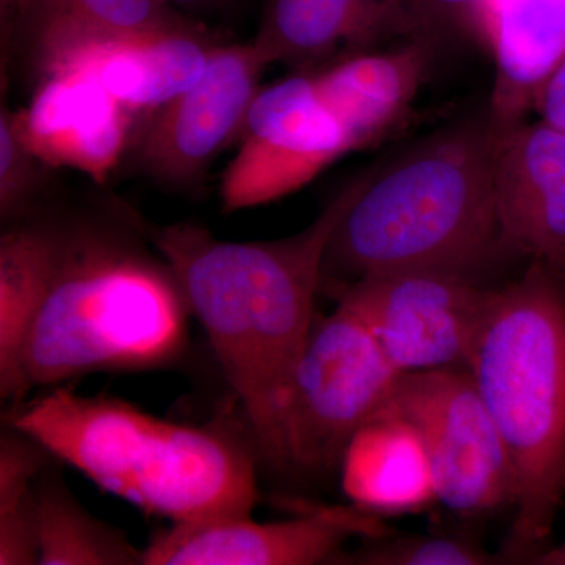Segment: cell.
I'll return each mask as SVG.
<instances>
[{"mask_svg":"<svg viewBox=\"0 0 565 565\" xmlns=\"http://www.w3.org/2000/svg\"><path fill=\"white\" fill-rule=\"evenodd\" d=\"M467 370L515 482L505 563L548 548L565 501V277L541 263L497 289Z\"/></svg>","mask_w":565,"mask_h":565,"instance_id":"cell-5","label":"cell"},{"mask_svg":"<svg viewBox=\"0 0 565 565\" xmlns=\"http://www.w3.org/2000/svg\"><path fill=\"white\" fill-rule=\"evenodd\" d=\"M487 47L497 71L490 115L505 128L525 120L565 55V0H487Z\"/></svg>","mask_w":565,"mask_h":565,"instance_id":"cell-19","label":"cell"},{"mask_svg":"<svg viewBox=\"0 0 565 565\" xmlns=\"http://www.w3.org/2000/svg\"><path fill=\"white\" fill-rule=\"evenodd\" d=\"M416 36L437 44L468 40L487 46V0H396Z\"/></svg>","mask_w":565,"mask_h":565,"instance_id":"cell-25","label":"cell"},{"mask_svg":"<svg viewBox=\"0 0 565 565\" xmlns=\"http://www.w3.org/2000/svg\"><path fill=\"white\" fill-rule=\"evenodd\" d=\"M401 375L348 303L334 300L332 313L316 315L286 416L289 478L340 470L353 434L388 404Z\"/></svg>","mask_w":565,"mask_h":565,"instance_id":"cell-6","label":"cell"},{"mask_svg":"<svg viewBox=\"0 0 565 565\" xmlns=\"http://www.w3.org/2000/svg\"><path fill=\"white\" fill-rule=\"evenodd\" d=\"M55 459L36 479L40 565H143V550L96 519L73 493Z\"/></svg>","mask_w":565,"mask_h":565,"instance_id":"cell-21","label":"cell"},{"mask_svg":"<svg viewBox=\"0 0 565 565\" xmlns=\"http://www.w3.org/2000/svg\"><path fill=\"white\" fill-rule=\"evenodd\" d=\"M384 526L356 508H319L281 522L252 515L172 523L143 548V565L337 564L353 535L371 537Z\"/></svg>","mask_w":565,"mask_h":565,"instance_id":"cell-11","label":"cell"},{"mask_svg":"<svg viewBox=\"0 0 565 565\" xmlns=\"http://www.w3.org/2000/svg\"><path fill=\"white\" fill-rule=\"evenodd\" d=\"M269 66L253 41L217 44L200 79L148 118L137 150L141 167L167 184L200 178L218 152L239 139Z\"/></svg>","mask_w":565,"mask_h":565,"instance_id":"cell-10","label":"cell"},{"mask_svg":"<svg viewBox=\"0 0 565 565\" xmlns=\"http://www.w3.org/2000/svg\"><path fill=\"white\" fill-rule=\"evenodd\" d=\"M192 319L172 267L134 226L61 218L54 277L22 355L24 394L172 370L188 355Z\"/></svg>","mask_w":565,"mask_h":565,"instance_id":"cell-3","label":"cell"},{"mask_svg":"<svg viewBox=\"0 0 565 565\" xmlns=\"http://www.w3.org/2000/svg\"><path fill=\"white\" fill-rule=\"evenodd\" d=\"M355 311L397 373L467 367L497 289L455 275H375L327 291Z\"/></svg>","mask_w":565,"mask_h":565,"instance_id":"cell-8","label":"cell"},{"mask_svg":"<svg viewBox=\"0 0 565 565\" xmlns=\"http://www.w3.org/2000/svg\"><path fill=\"white\" fill-rule=\"evenodd\" d=\"M338 471L345 498L367 514H412L438 501L422 435L388 407L353 434Z\"/></svg>","mask_w":565,"mask_h":565,"instance_id":"cell-18","label":"cell"},{"mask_svg":"<svg viewBox=\"0 0 565 565\" xmlns=\"http://www.w3.org/2000/svg\"><path fill=\"white\" fill-rule=\"evenodd\" d=\"M351 151L311 74L275 82L253 99L239 150L222 174V211L234 214L278 202Z\"/></svg>","mask_w":565,"mask_h":565,"instance_id":"cell-9","label":"cell"},{"mask_svg":"<svg viewBox=\"0 0 565 565\" xmlns=\"http://www.w3.org/2000/svg\"><path fill=\"white\" fill-rule=\"evenodd\" d=\"M6 422L103 492L172 523L252 515L259 500L262 467L243 412L177 423L58 385L13 405Z\"/></svg>","mask_w":565,"mask_h":565,"instance_id":"cell-2","label":"cell"},{"mask_svg":"<svg viewBox=\"0 0 565 565\" xmlns=\"http://www.w3.org/2000/svg\"><path fill=\"white\" fill-rule=\"evenodd\" d=\"M533 111L539 120L565 132V55L539 88Z\"/></svg>","mask_w":565,"mask_h":565,"instance_id":"cell-26","label":"cell"},{"mask_svg":"<svg viewBox=\"0 0 565 565\" xmlns=\"http://www.w3.org/2000/svg\"><path fill=\"white\" fill-rule=\"evenodd\" d=\"M46 163L29 147L18 126L17 111H0V217L21 221L33 214V203L43 185Z\"/></svg>","mask_w":565,"mask_h":565,"instance_id":"cell-24","label":"cell"},{"mask_svg":"<svg viewBox=\"0 0 565 565\" xmlns=\"http://www.w3.org/2000/svg\"><path fill=\"white\" fill-rule=\"evenodd\" d=\"M533 564L539 565H565V539L561 544L548 546L541 553Z\"/></svg>","mask_w":565,"mask_h":565,"instance_id":"cell-27","label":"cell"},{"mask_svg":"<svg viewBox=\"0 0 565 565\" xmlns=\"http://www.w3.org/2000/svg\"><path fill=\"white\" fill-rule=\"evenodd\" d=\"M364 177L307 228L281 239L233 243L188 222L147 232L210 341L250 427L262 473L289 478L286 416L294 373L318 315L327 245Z\"/></svg>","mask_w":565,"mask_h":565,"instance_id":"cell-1","label":"cell"},{"mask_svg":"<svg viewBox=\"0 0 565 565\" xmlns=\"http://www.w3.org/2000/svg\"><path fill=\"white\" fill-rule=\"evenodd\" d=\"M174 9L202 10L218 6L223 0H167Z\"/></svg>","mask_w":565,"mask_h":565,"instance_id":"cell-28","label":"cell"},{"mask_svg":"<svg viewBox=\"0 0 565 565\" xmlns=\"http://www.w3.org/2000/svg\"><path fill=\"white\" fill-rule=\"evenodd\" d=\"M418 40L396 0H267L256 44L270 65L303 70L341 50L366 52Z\"/></svg>","mask_w":565,"mask_h":565,"instance_id":"cell-15","label":"cell"},{"mask_svg":"<svg viewBox=\"0 0 565 565\" xmlns=\"http://www.w3.org/2000/svg\"><path fill=\"white\" fill-rule=\"evenodd\" d=\"M385 407L418 429L446 508L460 515L514 508L511 460L467 367L403 374Z\"/></svg>","mask_w":565,"mask_h":565,"instance_id":"cell-7","label":"cell"},{"mask_svg":"<svg viewBox=\"0 0 565 565\" xmlns=\"http://www.w3.org/2000/svg\"><path fill=\"white\" fill-rule=\"evenodd\" d=\"M189 25L167 0H0L3 55L28 51L36 77L85 41Z\"/></svg>","mask_w":565,"mask_h":565,"instance_id":"cell-17","label":"cell"},{"mask_svg":"<svg viewBox=\"0 0 565 565\" xmlns=\"http://www.w3.org/2000/svg\"><path fill=\"white\" fill-rule=\"evenodd\" d=\"M215 47L193 24L90 40L63 52L36 79L54 73L81 74L134 115H151L200 79Z\"/></svg>","mask_w":565,"mask_h":565,"instance_id":"cell-14","label":"cell"},{"mask_svg":"<svg viewBox=\"0 0 565 565\" xmlns=\"http://www.w3.org/2000/svg\"><path fill=\"white\" fill-rule=\"evenodd\" d=\"M55 457L3 422L0 435V565L40 563L36 479Z\"/></svg>","mask_w":565,"mask_h":565,"instance_id":"cell-22","label":"cell"},{"mask_svg":"<svg viewBox=\"0 0 565 565\" xmlns=\"http://www.w3.org/2000/svg\"><path fill=\"white\" fill-rule=\"evenodd\" d=\"M505 563L476 542L449 535L390 534L364 537L359 548L341 553L337 564L492 565Z\"/></svg>","mask_w":565,"mask_h":565,"instance_id":"cell-23","label":"cell"},{"mask_svg":"<svg viewBox=\"0 0 565 565\" xmlns=\"http://www.w3.org/2000/svg\"><path fill=\"white\" fill-rule=\"evenodd\" d=\"M132 117L102 85L76 73L40 77L29 106L17 111L22 137L41 161L99 182L120 162Z\"/></svg>","mask_w":565,"mask_h":565,"instance_id":"cell-13","label":"cell"},{"mask_svg":"<svg viewBox=\"0 0 565 565\" xmlns=\"http://www.w3.org/2000/svg\"><path fill=\"white\" fill-rule=\"evenodd\" d=\"M61 218L33 214L10 223L0 237V394L24 401L22 355L57 263Z\"/></svg>","mask_w":565,"mask_h":565,"instance_id":"cell-20","label":"cell"},{"mask_svg":"<svg viewBox=\"0 0 565 565\" xmlns=\"http://www.w3.org/2000/svg\"><path fill=\"white\" fill-rule=\"evenodd\" d=\"M494 199L504 255L565 277V132L539 118L501 128Z\"/></svg>","mask_w":565,"mask_h":565,"instance_id":"cell-12","label":"cell"},{"mask_svg":"<svg viewBox=\"0 0 565 565\" xmlns=\"http://www.w3.org/2000/svg\"><path fill=\"white\" fill-rule=\"evenodd\" d=\"M435 44L403 41L392 50L351 55L311 74L316 93L337 118L352 151L385 139L412 109L433 62Z\"/></svg>","mask_w":565,"mask_h":565,"instance_id":"cell-16","label":"cell"},{"mask_svg":"<svg viewBox=\"0 0 565 565\" xmlns=\"http://www.w3.org/2000/svg\"><path fill=\"white\" fill-rule=\"evenodd\" d=\"M500 131L489 110L366 173L327 245L322 291L399 273L476 281L504 255L494 199Z\"/></svg>","mask_w":565,"mask_h":565,"instance_id":"cell-4","label":"cell"}]
</instances>
